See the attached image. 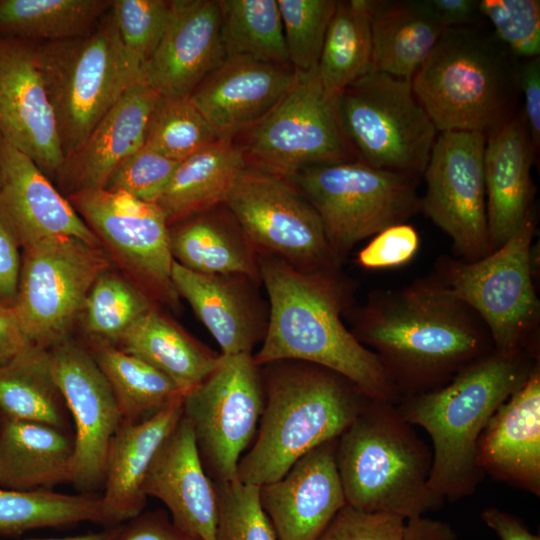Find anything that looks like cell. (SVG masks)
Listing matches in <instances>:
<instances>
[{
  "instance_id": "obj_17",
  "label": "cell",
  "mask_w": 540,
  "mask_h": 540,
  "mask_svg": "<svg viewBox=\"0 0 540 540\" xmlns=\"http://www.w3.org/2000/svg\"><path fill=\"white\" fill-rule=\"evenodd\" d=\"M49 351L53 377L75 425L70 483L80 493H95L103 487L108 447L122 416L89 349L68 338Z\"/></svg>"
},
{
  "instance_id": "obj_12",
  "label": "cell",
  "mask_w": 540,
  "mask_h": 540,
  "mask_svg": "<svg viewBox=\"0 0 540 540\" xmlns=\"http://www.w3.org/2000/svg\"><path fill=\"white\" fill-rule=\"evenodd\" d=\"M244 134L247 165L286 180L307 166L357 161L336 98L322 89L316 70L298 72L283 99Z\"/></svg>"
},
{
  "instance_id": "obj_45",
  "label": "cell",
  "mask_w": 540,
  "mask_h": 540,
  "mask_svg": "<svg viewBox=\"0 0 540 540\" xmlns=\"http://www.w3.org/2000/svg\"><path fill=\"white\" fill-rule=\"evenodd\" d=\"M480 9L494 36L514 58L539 57L540 1L480 0Z\"/></svg>"
},
{
  "instance_id": "obj_41",
  "label": "cell",
  "mask_w": 540,
  "mask_h": 540,
  "mask_svg": "<svg viewBox=\"0 0 540 540\" xmlns=\"http://www.w3.org/2000/svg\"><path fill=\"white\" fill-rule=\"evenodd\" d=\"M217 139L189 97L160 96L150 118L144 145L180 162Z\"/></svg>"
},
{
  "instance_id": "obj_27",
  "label": "cell",
  "mask_w": 540,
  "mask_h": 540,
  "mask_svg": "<svg viewBox=\"0 0 540 540\" xmlns=\"http://www.w3.org/2000/svg\"><path fill=\"white\" fill-rule=\"evenodd\" d=\"M159 98L156 91L141 81L124 93L81 147L62 164L56 179L68 196L103 188L113 170L144 146Z\"/></svg>"
},
{
  "instance_id": "obj_38",
  "label": "cell",
  "mask_w": 540,
  "mask_h": 540,
  "mask_svg": "<svg viewBox=\"0 0 540 540\" xmlns=\"http://www.w3.org/2000/svg\"><path fill=\"white\" fill-rule=\"evenodd\" d=\"M224 57L292 67L277 0H218Z\"/></svg>"
},
{
  "instance_id": "obj_37",
  "label": "cell",
  "mask_w": 540,
  "mask_h": 540,
  "mask_svg": "<svg viewBox=\"0 0 540 540\" xmlns=\"http://www.w3.org/2000/svg\"><path fill=\"white\" fill-rule=\"evenodd\" d=\"M113 0H0V35L32 42L74 38L92 29Z\"/></svg>"
},
{
  "instance_id": "obj_29",
  "label": "cell",
  "mask_w": 540,
  "mask_h": 540,
  "mask_svg": "<svg viewBox=\"0 0 540 540\" xmlns=\"http://www.w3.org/2000/svg\"><path fill=\"white\" fill-rule=\"evenodd\" d=\"M73 445L65 430L0 415V488L51 490L70 482Z\"/></svg>"
},
{
  "instance_id": "obj_24",
  "label": "cell",
  "mask_w": 540,
  "mask_h": 540,
  "mask_svg": "<svg viewBox=\"0 0 540 540\" xmlns=\"http://www.w3.org/2000/svg\"><path fill=\"white\" fill-rule=\"evenodd\" d=\"M535 155L522 108L486 134L483 170L492 252L518 230L534 206Z\"/></svg>"
},
{
  "instance_id": "obj_40",
  "label": "cell",
  "mask_w": 540,
  "mask_h": 540,
  "mask_svg": "<svg viewBox=\"0 0 540 540\" xmlns=\"http://www.w3.org/2000/svg\"><path fill=\"white\" fill-rule=\"evenodd\" d=\"M154 307L142 290L105 271L91 287L81 314L95 343L115 346L119 337L145 312Z\"/></svg>"
},
{
  "instance_id": "obj_42",
  "label": "cell",
  "mask_w": 540,
  "mask_h": 540,
  "mask_svg": "<svg viewBox=\"0 0 540 540\" xmlns=\"http://www.w3.org/2000/svg\"><path fill=\"white\" fill-rule=\"evenodd\" d=\"M289 62L300 73L316 70L335 0H277Z\"/></svg>"
},
{
  "instance_id": "obj_6",
  "label": "cell",
  "mask_w": 540,
  "mask_h": 540,
  "mask_svg": "<svg viewBox=\"0 0 540 540\" xmlns=\"http://www.w3.org/2000/svg\"><path fill=\"white\" fill-rule=\"evenodd\" d=\"M494 34L476 27L446 28L411 80L438 133L485 135L511 117L517 66Z\"/></svg>"
},
{
  "instance_id": "obj_18",
  "label": "cell",
  "mask_w": 540,
  "mask_h": 540,
  "mask_svg": "<svg viewBox=\"0 0 540 540\" xmlns=\"http://www.w3.org/2000/svg\"><path fill=\"white\" fill-rule=\"evenodd\" d=\"M0 137L56 178L65 157L37 42L1 35Z\"/></svg>"
},
{
  "instance_id": "obj_57",
  "label": "cell",
  "mask_w": 540,
  "mask_h": 540,
  "mask_svg": "<svg viewBox=\"0 0 540 540\" xmlns=\"http://www.w3.org/2000/svg\"><path fill=\"white\" fill-rule=\"evenodd\" d=\"M3 302L0 301V304H2ZM5 304V303H4Z\"/></svg>"
},
{
  "instance_id": "obj_48",
  "label": "cell",
  "mask_w": 540,
  "mask_h": 540,
  "mask_svg": "<svg viewBox=\"0 0 540 540\" xmlns=\"http://www.w3.org/2000/svg\"><path fill=\"white\" fill-rule=\"evenodd\" d=\"M418 248L416 229L408 223L395 224L376 234L357 253L356 262L371 270L395 268L408 263Z\"/></svg>"
},
{
  "instance_id": "obj_20",
  "label": "cell",
  "mask_w": 540,
  "mask_h": 540,
  "mask_svg": "<svg viewBox=\"0 0 540 540\" xmlns=\"http://www.w3.org/2000/svg\"><path fill=\"white\" fill-rule=\"evenodd\" d=\"M337 438L300 457L278 480L259 486V501L280 540H316L346 498L337 470Z\"/></svg>"
},
{
  "instance_id": "obj_11",
  "label": "cell",
  "mask_w": 540,
  "mask_h": 540,
  "mask_svg": "<svg viewBox=\"0 0 540 540\" xmlns=\"http://www.w3.org/2000/svg\"><path fill=\"white\" fill-rule=\"evenodd\" d=\"M108 267L100 246L75 237L46 238L24 248L11 306L30 342L51 349L68 339L91 287Z\"/></svg>"
},
{
  "instance_id": "obj_25",
  "label": "cell",
  "mask_w": 540,
  "mask_h": 540,
  "mask_svg": "<svg viewBox=\"0 0 540 540\" xmlns=\"http://www.w3.org/2000/svg\"><path fill=\"white\" fill-rule=\"evenodd\" d=\"M477 463L484 475L540 496V362L489 420Z\"/></svg>"
},
{
  "instance_id": "obj_55",
  "label": "cell",
  "mask_w": 540,
  "mask_h": 540,
  "mask_svg": "<svg viewBox=\"0 0 540 540\" xmlns=\"http://www.w3.org/2000/svg\"><path fill=\"white\" fill-rule=\"evenodd\" d=\"M458 535L448 522L426 516L406 520L401 540H457Z\"/></svg>"
},
{
  "instance_id": "obj_14",
  "label": "cell",
  "mask_w": 540,
  "mask_h": 540,
  "mask_svg": "<svg viewBox=\"0 0 540 540\" xmlns=\"http://www.w3.org/2000/svg\"><path fill=\"white\" fill-rule=\"evenodd\" d=\"M224 204L258 252L304 272L339 269L319 215L288 180L247 166Z\"/></svg>"
},
{
  "instance_id": "obj_39",
  "label": "cell",
  "mask_w": 540,
  "mask_h": 540,
  "mask_svg": "<svg viewBox=\"0 0 540 540\" xmlns=\"http://www.w3.org/2000/svg\"><path fill=\"white\" fill-rule=\"evenodd\" d=\"M82 522L105 525L100 495L0 488V536L15 537L31 530Z\"/></svg>"
},
{
  "instance_id": "obj_32",
  "label": "cell",
  "mask_w": 540,
  "mask_h": 540,
  "mask_svg": "<svg viewBox=\"0 0 540 540\" xmlns=\"http://www.w3.org/2000/svg\"><path fill=\"white\" fill-rule=\"evenodd\" d=\"M372 67L411 81L444 28L421 0H371Z\"/></svg>"
},
{
  "instance_id": "obj_46",
  "label": "cell",
  "mask_w": 540,
  "mask_h": 540,
  "mask_svg": "<svg viewBox=\"0 0 540 540\" xmlns=\"http://www.w3.org/2000/svg\"><path fill=\"white\" fill-rule=\"evenodd\" d=\"M178 164L179 161L144 145L113 170L103 188L125 192L139 200L156 203Z\"/></svg>"
},
{
  "instance_id": "obj_35",
  "label": "cell",
  "mask_w": 540,
  "mask_h": 540,
  "mask_svg": "<svg viewBox=\"0 0 540 540\" xmlns=\"http://www.w3.org/2000/svg\"><path fill=\"white\" fill-rule=\"evenodd\" d=\"M64 406L48 349L31 345L14 360L0 366L1 415L65 430Z\"/></svg>"
},
{
  "instance_id": "obj_34",
  "label": "cell",
  "mask_w": 540,
  "mask_h": 540,
  "mask_svg": "<svg viewBox=\"0 0 540 540\" xmlns=\"http://www.w3.org/2000/svg\"><path fill=\"white\" fill-rule=\"evenodd\" d=\"M371 0L337 1L316 68L325 93L336 98L372 67Z\"/></svg>"
},
{
  "instance_id": "obj_22",
  "label": "cell",
  "mask_w": 540,
  "mask_h": 540,
  "mask_svg": "<svg viewBox=\"0 0 540 540\" xmlns=\"http://www.w3.org/2000/svg\"><path fill=\"white\" fill-rule=\"evenodd\" d=\"M298 72L243 57H228L189 99L220 139H234L263 119L295 84Z\"/></svg>"
},
{
  "instance_id": "obj_43",
  "label": "cell",
  "mask_w": 540,
  "mask_h": 540,
  "mask_svg": "<svg viewBox=\"0 0 540 540\" xmlns=\"http://www.w3.org/2000/svg\"><path fill=\"white\" fill-rule=\"evenodd\" d=\"M113 12L129 63L140 79L167 28L172 1L113 0Z\"/></svg>"
},
{
  "instance_id": "obj_52",
  "label": "cell",
  "mask_w": 540,
  "mask_h": 540,
  "mask_svg": "<svg viewBox=\"0 0 540 540\" xmlns=\"http://www.w3.org/2000/svg\"><path fill=\"white\" fill-rule=\"evenodd\" d=\"M421 3L444 29L471 27L484 19L478 0H421Z\"/></svg>"
},
{
  "instance_id": "obj_54",
  "label": "cell",
  "mask_w": 540,
  "mask_h": 540,
  "mask_svg": "<svg viewBox=\"0 0 540 540\" xmlns=\"http://www.w3.org/2000/svg\"><path fill=\"white\" fill-rule=\"evenodd\" d=\"M481 520L500 540H540L523 520L497 507H487L480 513Z\"/></svg>"
},
{
  "instance_id": "obj_47",
  "label": "cell",
  "mask_w": 540,
  "mask_h": 540,
  "mask_svg": "<svg viewBox=\"0 0 540 540\" xmlns=\"http://www.w3.org/2000/svg\"><path fill=\"white\" fill-rule=\"evenodd\" d=\"M406 520L346 504L316 540H401Z\"/></svg>"
},
{
  "instance_id": "obj_56",
  "label": "cell",
  "mask_w": 540,
  "mask_h": 540,
  "mask_svg": "<svg viewBox=\"0 0 540 540\" xmlns=\"http://www.w3.org/2000/svg\"><path fill=\"white\" fill-rule=\"evenodd\" d=\"M123 524L106 526L100 531L87 532L83 534L66 536L60 538H27L24 540H117Z\"/></svg>"
},
{
  "instance_id": "obj_15",
  "label": "cell",
  "mask_w": 540,
  "mask_h": 540,
  "mask_svg": "<svg viewBox=\"0 0 540 540\" xmlns=\"http://www.w3.org/2000/svg\"><path fill=\"white\" fill-rule=\"evenodd\" d=\"M486 135L447 131L437 134L424 177L422 211L452 240L454 254L475 261L490 254L483 154Z\"/></svg>"
},
{
  "instance_id": "obj_51",
  "label": "cell",
  "mask_w": 540,
  "mask_h": 540,
  "mask_svg": "<svg viewBox=\"0 0 540 540\" xmlns=\"http://www.w3.org/2000/svg\"><path fill=\"white\" fill-rule=\"evenodd\" d=\"M19 243L0 216V301L12 305L21 268Z\"/></svg>"
},
{
  "instance_id": "obj_5",
  "label": "cell",
  "mask_w": 540,
  "mask_h": 540,
  "mask_svg": "<svg viewBox=\"0 0 540 540\" xmlns=\"http://www.w3.org/2000/svg\"><path fill=\"white\" fill-rule=\"evenodd\" d=\"M335 459L346 502L355 508L408 520L444 505L429 487L431 448L395 404L368 397L337 438Z\"/></svg>"
},
{
  "instance_id": "obj_30",
  "label": "cell",
  "mask_w": 540,
  "mask_h": 540,
  "mask_svg": "<svg viewBox=\"0 0 540 540\" xmlns=\"http://www.w3.org/2000/svg\"><path fill=\"white\" fill-rule=\"evenodd\" d=\"M173 260L197 273L238 274L260 282L258 251L225 204L169 226Z\"/></svg>"
},
{
  "instance_id": "obj_36",
  "label": "cell",
  "mask_w": 540,
  "mask_h": 540,
  "mask_svg": "<svg viewBox=\"0 0 540 540\" xmlns=\"http://www.w3.org/2000/svg\"><path fill=\"white\" fill-rule=\"evenodd\" d=\"M89 351L112 389L123 421H144L185 395L161 371L113 345L94 343Z\"/></svg>"
},
{
  "instance_id": "obj_44",
  "label": "cell",
  "mask_w": 540,
  "mask_h": 540,
  "mask_svg": "<svg viewBox=\"0 0 540 540\" xmlns=\"http://www.w3.org/2000/svg\"><path fill=\"white\" fill-rule=\"evenodd\" d=\"M217 540H280L261 507L259 486L239 480L214 483Z\"/></svg>"
},
{
  "instance_id": "obj_33",
  "label": "cell",
  "mask_w": 540,
  "mask_h": 540,
  "mask_svg": "<svg viewBox=\"0 0 540 540\" xmlns=\"http://www.w3.org/2000/svg\"><path fill=\"white\" fill-rule=\"evenodd\" d=\"M115 347L149 363L186 394L218 365L221 354L187 334L152 307L117 340Z\"/></svg>"
},
{
  "instance_id": "obj_4",
  "label": "cell",
  "mask_w": 540,
  "mask_h": 540,
  "mask_svg": "<svg viewBox=\"0 0 540 540\" xmlns=\"http://www.w3.org/2000/svg\"><path fill=\"white\" fill-rule=\"evenodd\" d=\"M260 368L264 409L255 442L237 469L240 482L256 486L280 479L304 454L338 438L368 398L344 376L316 364L281 360Z\"/></svg>"
},
{
  "instance_id": "obj_9",
  "label": "cell",
  "mask_w": 540,
  "mask_h": 540,
  "mask_svg": "<svg viewBox=\"0 0 540 540\" xmlns=\"http://www.w3.org/2000/svg\"><path fill=\"white\" fill-rule=\"evenodd\" d=\"M417 180L359 161L307 166L288 179L319 215L339 265L360 241L420 212Z\"/></svg>"
},
{
  "instance_id": "obj_1",
  "label": "cell",
  "mask_w": 540,
  "mask_h": 540,
  "mask_svg": "<svg viewBox=\"0 0 540 540\" xmlns=\"http://www.w3.org/2000/svg\"><path fill=\"white\" fill-rule=\"evenodd\" d=\"M347 314L352 334L377 356L400 399L446 385L495 351L479 316L431 277L373 292Z\"/></svg>"
},
{
  "instance_id": "obj_50",
  "label": "cell",
  "mask_w": 540,
  "mask_h": 540,
  "mask_svg": "<svg viewBox=\"0 0 540 540\" xmlns=\"http://www.w3.org/2000/svg\"><path fill=\"white\" fill-rule=\"evenodd\" d=\"M518 91L523 95L522 111L536 151L540 147V58L525 59L517 66Z\"/></svg>"
},
{
  "instance_id": "obj_19",
  "label": "cell",
  "mask_w": 540,
  "mask_h": 540,
  "mask_svg": "<svg viewBox=\"0 0 540 540\" xmlns=\"http://www.w3.org/2000/svg\"><path fill=\"white\" fill-rule=\"evenodd\" d=\"M217 0H172L165 33L140 81L162 97H189L224 60Z\"/></svg>"
},
{
  "instance_id": "obj_10",
  "label": "cell",
  "mask_w": 540,
  "mask_h": 540,
  "mask_svg": "<svg viewBox=\"0 0 540 540\" xmlns=\"http://www.w3.org/2000/svg\"><path fill=\"white\" fill-rule=\"evenodd\" d=\"M336 106L357 161L423 175L438 132L411 81L370 71L336 97Z\"/></svg>"
},
{
  "instance_id": "obj_53",
  "label": "cell",
  "mask_w": 540,
  "mask_h": 540,
  "mask_svg": "<svg viewBox=\"0 0 540 540\" xmlns=\"http://www.w3.org/2000/svg\"><path fill=\"white\" fill-rule=\"evenodd\" d=\"M33 345L11 305L0 304V366H4Z\"/></svg>"
},
{
  "instance_id": "obj_8",
  "label": "cell",
  "mask_w": 540,
  "mask_h": 540,
  "mask_svg": "<svg viewBox=\"0 0 540 540\" xmlns=\"http://www.w3.org/2000/svg\"><path fill=\"white\" fill-rule=\"evenodd\" d=\"M533 206L518 230L499 248L475 260L446 259L431 277L483 321L496 351L539 355L540 302L533 282Z\"/></svg>"
},
{
  "instance_id": "obj_31",
  "label": "cell",
  "mask_w": 540,
  "mask_h": 540,
  "mask_svg": "<svg viewBox=\"0 0 540 540\" xmlns=\"http://www.w3.org/2000/svg\"><path fill=\"white\" fill-rule=\"evenodd\" d=\"M247 166L238 143L218 138L179 162L156 204L169 226L224 204Z\"/></svg>"
},
{
  "instance_id": "obj_49",
  "label": "cell",
  "mask_w": 540,
  "mask_h": 540,
  "mask_svg": "<svg viewBox=\"0 0 540 540\" xmlns=\"http://www.w3.org/2000/svg\"><path fill=\"white\" fill-rule=\"evenodd\" d=\"M117 540H202L179 528L165 510L142 512L123 523Z\"/></svg>"
},
{
  "instance_id": "obj_3",
  "label": "cell",
  "mask_w": 540,
  "mask_h": 540,
  "mask_svg": "<svg viewBox=\"0 0 540 540\" xmlns=\"http://www.w3.org/2000/svg\"><path fill=\"white\" fill-rule=\"evenodd\" d=\"M539 355L492 353L459 371L446 385L399 400L396 408L432 442L430 489L458 501L473 495L484 478L477 463L479 438L489 420L527 380Z\"/></svg>"
},
{
  "instance_id": "obj_13",
  "label": "cell",
  "mask_w": 540,
  "mask_h": 540,
  "mask_svg": "<svg viewBox=\"0 0 540 540\" xmlns=\"http://www.w3.org/2000/svg\"><path fill=\"white\" fill-rule=\"evenodd\" d=\"M264 403L253 354L221 355L217 367L184 395L183 417L214 483L238 480V463L257 433Z\"/></svg>"
},
{
  "instance_id": "obj_23",
  "label": "cell",
  "mask_w": 540,
  "mask_h": 540,
  "mask_svg": "<svg viewBox=\"0 0 540 540\" xmlns=\"http://www.w3.org/2000/svg\"><path fill=\"white\" fill-rule=\"evenodd\" d=\"M171 280L178 294L218 343L221 355L252 354L263 340L268 311L245 275H209L173 262Z\"/></svg>"
},
{
  "instance_id": "obj_7",
  "label": "cell",
  "mask_w": 540,
  "mask_h": 540,
  "mask_svg": "<svg viewBox=\"0 0 540 540\" xmlns=\"http://www.w3.org/2000/svg\"><path fill=\"white\" fill-rule=\"evenodd\" d=\"M37 45L66 159L140 79L126 56L111 8L85 34Z\"/></svg>"
},
{
  "instance_id": "obj_28",
  "label": "cell",
  "mask_w": 540,
  "mask_h": 540,
  "mask_svg": "<svg viewBox=\"0 0 540 540\" xmlns=\"http://www.w3.org/2000/svg\"><path fill=\"white\" fill-rule=\"evenodd\" d=\"M178 397L141 422L123 421L108 447L103 492L100 495L105 526L123 524L143 512L145 480L159 448L183 415Z\"/></svg>"
},
{
  "instance_id": "obj_21",
  "label": "cell",
  "mask_w": 540,
  "mask_h": 540,
  "mask_svg": "<svg viewBox=\"0 0 540 540\" xmlns=\"http://www.w3.org/2000/svg\"><path fill=\"white\" fill-rule=\"evenodd\" d=\"M0 216L24 248L51 237L100 241L26 154L0 137Z\"/></svg>"
},
{
  "instance_id": "obj_2",
  "label": "cell",
  "mask_w": 540,
  "mask_h": 540,
  "mask_svg": "<svg viewBox=\"0 0 540 540\" xmlns=\"http://www.w3.org/2000/svg\"><path fill=\"white\" fill-rule=\"evenodd\" d=\"M258 263L269 309L262 346L253 355L256 365L316 364L344 376L367 397L396 405L399 395L377 356L343 322L352 290L338 269L304 272L264 252H258Z\"/></svg>"
},
{
  "instance_id": "obj_16",
  "label": "cell",
  "mask_w": 540,
  "mask_h": 540,
  "mask_svg": "<svg viewBox=\"0 0 540 540\" xmlns=\"http://www.w3.org/2000/svg\"><path fill=\"white\" fill-rule=\"evenodd\" d=\"M68 200L80 217L153 293L170 305L178 294L171 280L169 224L156 203L105 188L73 193Z\"/></svg>"
},
{
  "instance_id": "obj_26",
  "label": "cell",
  "mask_w": 540,
  "mask_h": 540,
  "mask_svg": "<svg viewBox=\"0 0 540 540\" xmlns=\"http://www.w3.org/2000/svg\"><path fill=\"white\" fill-rule=\"evenodd\" d=\"M144 491L160 500L172 521L202 540H217V495L200 459L190 423L183 417L156 453Z\"/></svg>"
}]
</instances>
